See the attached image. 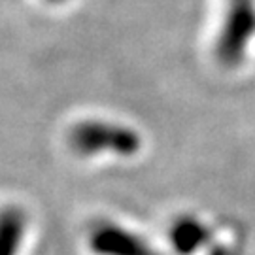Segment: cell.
<instances>
[{
	"instance_id": "obj_3",
	"label": "cell",
	"mask_w": 255,
	"mask_h": 255,
	"mask_svg": "<svg viewBox=\"0 0 255 255\" xmlns=\"http://www.w3.org/2000/svg\"><path fill=\"white\" fill-rule=\"evenodd\" d=\"M93 246L97 252L108 255H153L144 242L116 227L97 231L93 237Z\"/></svg>"
},
{
	"instance_id": "obj_6",
	"label": "cell",
	"mask_w": 255,
	"mask_h": 255,
	"mask_svg": "<svg viewBox=\"0 0 255 255\" xmlns=\"http://www.w3.org/2000/svg\"><path fill=\"white\" fill-rule=\"evenodd\" d=\"M47 2H53V4H63V2H66V0H47Z\"/></svg>"
},
{
	"instance_id": "obj_2",
	"label": "cell",
	"mask_w": 255,
	"mask_h": 255,
	"mask_svg": "<svg viewBox=\"0 0 255 255\" xmlns=\"http://www.w3.org/2000/svg\"><path fill=\"white\" fill-rule=\"evenodd\" d=\"M74 144L83 153H95V151H104V147H112V151L128 155L136 151L140 140L132 130H127V128L89 123V125H82L76 130Z\"/></svg>"
},
{
	"instance_id": "obj_4",
	"label": "cell",
	"mask_w": 255,
	"mask_h": 255,
	"mask_svg": "<svg viewBox=\"0 0 255 255\" xmlns=\"http://www.w3.org/2000/svg\"><path fill=\"white\" fill-rule=\"evenodd\" d=\"M206 237L204 229L191 219L180 221L176 227L172 229V244L180 252H193L195 248L201 244V240Z\"/></svg>"
},
{
	"instance_id": "obj_5",
	"label": "cell",
	"mask_w": 255,
	"mask_h": 255,
	"mask_svg": "<svg viewBox=\"0 0 255 255\" xmlns=\"http://www.w3.org/2000/svg\"><path fill=\"white\" fill-rule=\"evenodd\" d=\"M21 235V218L17 214H8L0 223V255H11L17 248Z\"/></svg>"
},
{
	"instance_id": "obj_1",
	"label": "cell",
	"mask_w": 255,
	"mask_h": 255,
	"mask_svg": "<svg viewBox=\"0 0 255 255\" xmlns=\"http://www.w3.org/2000/svg\"><path fill=\"white\" fill-rule=\"evenodd\" d=\"M255 36V0H227L225 19L216 40V59L233 68L242 63L250 40Z\"/></svg>"
}]
</instances>
